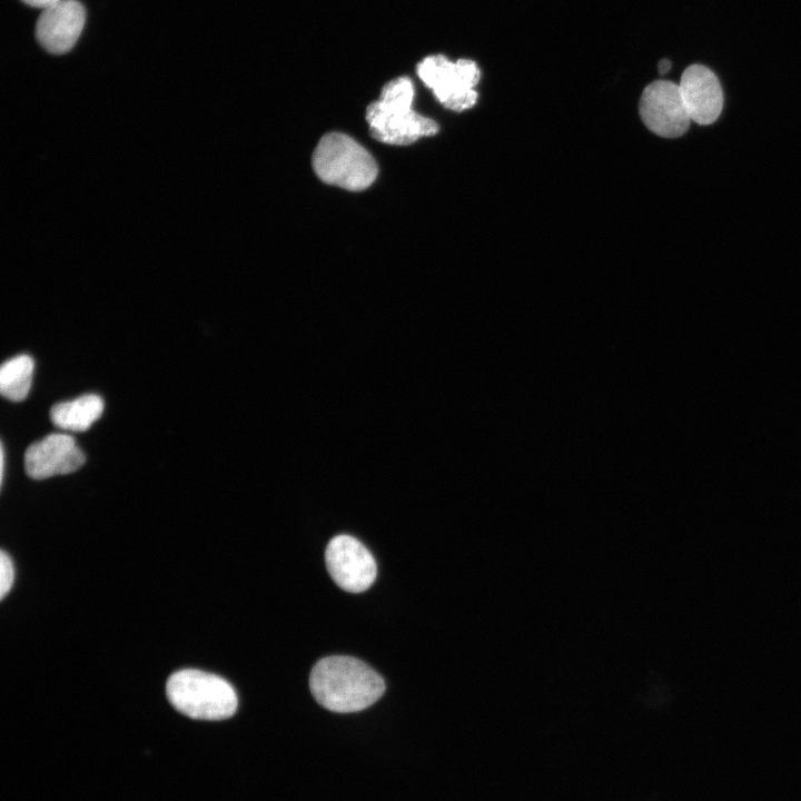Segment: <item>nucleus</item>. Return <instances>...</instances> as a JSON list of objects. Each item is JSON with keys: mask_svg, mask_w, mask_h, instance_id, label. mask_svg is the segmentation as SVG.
I'll return each mask as SVG.
<instances>
[{"mask_svg": "<svg viewBox=\"0 0 801 801\" xmlns=\"http://www.w3.org/2000/svg\"><path fill=\"white\" fill-rule=\"evenodd\" d=\"M639 111L646 128L663 138L681 137L690 127L679 85L670 80H655L646 86Z\"/></svg>", "mask_w": 801, "mask_h": 801, "instance_id": "6", "label": "nucleus"}, {"mask_svg": "<svg viewBox=\"0 0 801 801\" xmlns=\"http://www.w3.org/2000/svg\"><path fill=\"white\" fill-rule=\"evenodd\" d=\"M21 1L30 7L43 9L59 0H21Z\"/></svg>", "mask_w": 801, "mask_h": 801, "instance_id": "14", "label": "nucleus"}, {"mask_svg": "<svg viewBox=\"0 0 801 801\" xmlns=\"http://www.w3.org/2000/svg\"><path fill=\"white\" fill-rule=\"evenodd\" d=\"M325 562L335 583L350 593L370 587L377 574L372 553L355 537L337 535L327 544Z\"/></svg>", "mask_w": 801, "mask_h": 801, "instance_id": "7", "label": "nucleus"}, {"mask_svg": "<svg viewBox=\"0 0 801 801\" xmlns=\"http://www.w3.org/2000/svg\"><path fill=\"white\" fill-rule=\"evenodd\" d=\"M166 693L177 711L197 720L228 719L238 706L237 694L229 682L200 670L186 669L171 674Z\"/></svg>", "mask_w": 801, "mask_h": 801, "instance_id": "3", "label": "nucleus"}, {"mask_svg": "<svg viewBox=\"0 0 801 801\" xmlns=\"http://www.w3.org/2000/svg\"><path fill=\"white\" fill-rule=\"evenodd\" d=\"M414 85L408 77L388 81L379 99L368 105L366 121L370 136L384 144L405 146L436 135L438 125L412 109Z\"/></svg>", "mask_w": 801, "mask_h": 801, "instance_id": "2", "label": "nucleus"}, {"mask_svg": "<svg viewBox=\"0 0 801 801\" xmlns=\"http://www.w3.org/2000/svg\"><path fill=\"white\" fill-rule=\"evenodd\" d=\"M102 411L101 397L88 394L53 405L50 409V418L62 429L83 432L101 416Z\"/></svg>", "mask_w": 801, "mask_h": 801, "instance_id": "11", "label": "nucleus"}, {"mask_svg": "<svg viewBox=\"0 0 801 801\" xmlns=\"http://www.w3.org/2000/svg\"><path fill=\"white\" fill-rule=\"evenodd\" d=\"M3 466H4V452H3V448H2V446H1V482H2V478H3Z\"/></svg>", "mask_w": 801, "mask_h": 801, "instance_id": "16", "label": "nucleus"}, {"mask_svg": "<svg viewBox=\"0 0 801 801\" xmlns=\"http://www.w3.org/2000/svg\"><path fill=\"white\" fill-rule=\"evenodd\" d=\"M86 461L83 452L73 437L66 434H50L31 444L24 454V468L33 479L69 474L80 468Z\"/></svg>", "mask_w": 801, "mask_h": 801, "instance_id": "9", "label": "nucleus"}, {"mask_svg": "<svg viewBox=\"0 0 801 801\" xmlns=\"http://www.w3.org/2000/svg\"><path fill=\"white\" fill-rule=\"evenodd\" d=\"M0 597L1 600L9 593L14 580V568L10 556L1 551L0 554Z\"/></svg>", "mask_w": 801, "mask_h": 801, "instance_id": "13", "label": "nucleus"}, {"mask_svg": "<svg viewBox=\"0 0 801 801\" xmlns=\"http://www.w3.org/2000/svg\"><path fill=\"white\" fill-rule=\"evenodd\" d=\"M417 75L447 109L459 112L472 108L477 100L474 88L481 71L469 59L453 62L443 55H432L418 62Z\"/></svg>", "mask_w": 801, "mask_h": 801, "instance_id": "5", "label": "nucleus"}, {"mask_svg": "<svg viewBox=\"0 0 801 801\" xmlns=\"http://www.w3.org/2000/svg\"><path fill=\"white\" fill-rule=\"evenodd\" d=\"M659 71L660 73L664 75L671 68V61L668 59H663L659 62Z\"/></svg>", "mask_w": 801, "mask_h": 801, "instance_id": "15", "label": "nucleus"}, {"mask_svg": "<svg viewBox=\"0 0 801 801\" xmlns=\"http://www.w3.org/2000/svg\"><path fill=\"white\" fill-rule=\"evenodd\" d=\"M309 689L323 708L338 713L362 711L385 691L383 678L363 661L345 655L319 660L312 669Z\"/></svg>", "mask_w": 801, "mask_h": 801, "instance_id": "1", "label": "nucleus"}, {"mask_svg": "<svg viewBox=\"0 0 801 801\" xmlns=\"http://www.w3.org/2000/svg\"><path fill=\"white\" fill-rule=\"evenodd\" d=\"M34 363L28 355L16 356L2 364L0 369V392L3 397L23 400L31 387Z\"/></svg>", "mask_w": 801, "mask_h": 801, "instance_id": "12", "label": "nucleus"}, {"mask_svg": "<svg viewBox=\"0 0 801 801\" xmlns=\"http://www.w3.org/2000/svg\"><path fill=\"white\" fill-rule=\"evenodd\" d=\"M86 20L77 0H59L42 9L36 23V38L50 53L68 52L77 42Z\"/></svg>", "mask_w": 801, "mask_h": 801, "instance_id": "8", "label": "nucleus"}, {"mask_svg": "<svg viewBox=\"0 0 801 801\" xmlns=\"http://www.w3.org/2000/svg\"><path fill=\"white\" fill-rule=\"evenodd\" d=\"M313 168L325 184L349 191L368 188L378 174L373 156L356 140L342 132L323 136L313 154Z\"/></svg>", "mask_w": 801, "mask_h": 801, "instance_id": "4", "label": "nucleus"}, {"mask_svg": "<svg viewBox=\"0 0 801 801\" xmlns=\"http://www.w3.org/2000/svg\"><path fill=\"white\" fill-rule=\"evenodd\" d=\"M691 121L711 125L721 115L723 92L716 75L699 63L689 66L678 83Z\"/></svg>", "mask_w": 801, "mask_h": 801, "instance_id": "10", "label": "nucleus"}]
</instances>
